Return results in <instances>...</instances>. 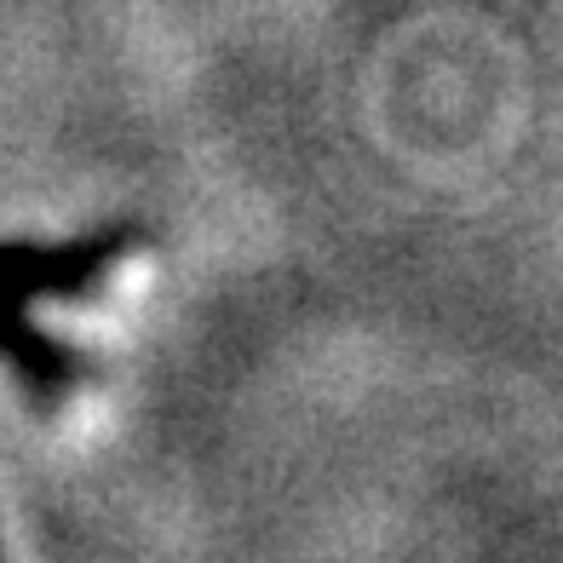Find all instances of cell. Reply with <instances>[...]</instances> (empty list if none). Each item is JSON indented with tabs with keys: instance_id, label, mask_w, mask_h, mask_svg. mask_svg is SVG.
Instances as JSON below:
<instances>
[{
	"instance_id": "6da1fadb",
	"label": "cell",
	"mask_w": 563,
	"mask_h": 563,
	"mask_svg": "<svg viewBox=\"0 0 563 563\" xmlns=\"http://www.w3.org/2000/svg\"><path fill=\"white\" fill-rule=\"evenodd\" d=\"M133 247L126 230H98L92 242H75V247H30V242H0V356L23 374V386L35 391V402H58L81 363L69 351L46 345L23 305L30 299H64V294H87L98 271L115 265L121 253Z\"/></svg>"
}]
</instances>
